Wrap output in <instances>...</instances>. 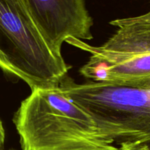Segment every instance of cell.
Wrapping results in <instances>:
<instances>
[{
	"mask_svg": "<svg viewBox=\"0 0 150 150\" xmlns=\"http://www.w3.org/2000/svg\"><path fill=\"white\" fill-rule=\"evenodd\" d=\"M35 23L48 43L61 53L68 38L90 40L93 20L84 0H26Z\"/></svg>",
	"mask_w": 150,
	"mask_h": 150,
	"instance_id": "cell-4",
	"label": "cell"
},
{
	"mask_svg": "<svg viewBox=\"0 0 150 150\" xmlns=\"http://www.w3.org/2000/svg\"><path fill=\"white\" fill-rule=\"evenodd\" d=\"M8 150H16V149H8Z\"/></svg>",
	"mask_w": 150,
	"mask_h": 150,
	"instance_id": "cell-9",
	"label": "cell"
},
{
	"mask_svg": "<svg viewBox=\"0 0 150 150\" xmlns=\"http://www.w3.org/2000/svg\"><path fill=\"white\" fill-rule=\"evenodd\" d=\"M110 24L117 29L99 46L73 38L66 40L89 54L80 73L89 81L150 88V18L145 13Z\"/></svg>",
	"mask_w": 150,
	"mask_h": 150,
	"instance_id": "cell-3",
	"label": "cell"
},
{
	"mask_svg": "<svg viewBox=\"0 0 150 150\" xmlns=\"http://www.w3.org/2000/svg\"><path fill=\"white\" fill-rule=\"evenodd\" d=\"M70 67L50 45L26 0H0V69L31 91L59 87Z\"/></svg>",
	"mask_w": 150,
	"mask_h": 150,
	"instance_id": "cell-2",
	"label": "cell"
},
{
	"mask_svg": "<svg viewBox=\"0 0 150 150\" xmlns=\"http://www.w3.org/2000/svg\"><path fill=\"white\" fill-rule=\"evenodd\" d=\"M146 16H147V17L149 18H150V11L148 12V13H146Z\"/></svg>",
	"mask_w": 150,
	"mask_h": 150,
	"instance_id": "cell-7",
	"label": "cell"
},
{
	"mask_svg": "<svg viewBox=\"0 0 150 150\" xmlns=\"http://www.w3.org/2000/svg\"><path fill=\"white\" fill-rule=\"evenodd\" d=\"M4 142H5V131L2 122L0 120V150H4Z\"/></svg>",
	"mask_w": 150,
	"mask_h": 150,
	"instance_id": "cell-6",
	"label": "cell"
},
{
	"mask_svg": "<svg viewBox=\"0 0 150 150\" xmlns=\"http://www.w3.org/2000/svg\"><path fill=\"white\" fill-rule=\"evenodd\" d=\"M13 122L22 150H120L60 86L32 90Z\"/></svg>",
	"mask_w": 150,
	"mask_h": 150,
	"instance_id": "cell-1",
	"label": "cell"
},
{
	"mask_svg": "<svg viewBox=\"0 0 150 150\" xmlns=\"http://www.w3.org/2000/svg\"><path fill=\"white\" fill-rule=\"evenodd\" d=\"M120 150H150L146 145L138 142H124L120 144Z\"/></svg>",
	"mask_w": 150,
	"mask_h": 150,
	"instance_id": "cell-5",
	"label": "cell"
},
{
	"mask_svg": "<svg viewBox=\"0 0 150 150\" xmlns=\"http://www.w3.org/2000/svg\"><path fill=\"white\" fill-rule=\"evenodd\" d=\"M147 146H148V147H149V149H150V141H149V144H148V145H147Z\"/></svg>",
	"mask_w": 150,
	"mask_h": 150,
	"instance_id": "cell-8",
	"label": "cell"
}]
</instances>
